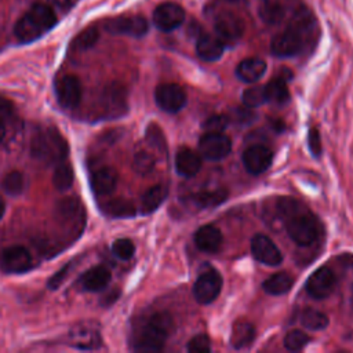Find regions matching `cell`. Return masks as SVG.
I'll return each mask as SVG.
<instances>
[{
    "mask_svg": "<svg viewBox=\"0 0 353 353\" xmlns=\"http://www.w3.org/2000/svg\"><path fill=\"white\" fill-rule=\"evenodd\" d=\"M276 210L288 236L298 246L308 247L317 242L321 235L320 222L302 203L291 197H281L277 200Z\"/></svg>",
    "mask_w": 353,
    "mask_h": 353,
    "instance_id": "cell-1",
    "label": "cell"
},
{
    "mask_svg": "<svg viewBox=\"0 0 353 353\" xmlns=\"http://www.w3.org/2000/svg\"><path fill=\"white\" fill-rule=\"evenodd\" d=\"M31 153L46 164H58L68 158L69 147L63 134L54 127H41L32 136Z\"/></svg>",
    "mask_w": 353,
    "mask_h": 353,
    "instance_id": "cell-2",
    "label": "cell"
},
{
    "mask_svg": "<svg viewBox=\"0 0 353 353\" xmlns=\"http://www.w3.org/2000/svg\"><path fill=\"white\" fill-rule=\"evenodd\" d=\"M310 23V16H306L305 13L298 14L295 20L283 32L273 38L270 43L272 54L280 58L298 56L303 50Z\"/></svg>",
    "mask_w": 353,
    "mask_h": 353,
    "instance_id": "cell-3",
    "label": "cell"
},
{
    "mask_svg": "<svg viewBox=\"0 0 353 353\" xmlns=\"http://www.w3.org/2000/svg\"><path fill=\"white\" fill-rule=\"evenodd\" d=\"M173 328V319L169 313H155L138 330L133 339L137 352H159Z\"/></svg>",
    "mask_w": 353,
    "mask_h": 353,
    "instance_id": "cell-4",
    "label": "cell"
},
{
    "mask_svg": "<svg viewBox=\"0 0 353 353\" xmlns=\"http://www.w3.org/2000/svg\"><path fill=\"white\" fill-rule=\"evenodd\" d=\"M68 342L71 346L79 350H96L101 347L103 336L98 324L93 320L79 321L71 328Z\"/></svg>",
    "mask_w": 353,
    "mask_h": 353,
    "instance_id": "cell-5",
    "label": "cell"
},
{
    "mask_svg": "<svg viewBox=\"0 0 353 353\" xmlns=\"http://www.w3.org/2000/svg\"><path fill=\"white\" fill-rule=\"evenodd\" d=\"M57 221L67 229H75L81 232L85 226V208L79 199L65 197L56 208Z\"/></svg>",
    "mask_w": 353,
    "mask_h": 353,
    "instance_id": "cell-6",
    "label": "cell"
},
{
    "mask_svg": "<svg viewBox=\"0 0 353 353\" xmlns=\"http://www.w3.org/2000/svg\"><path fill=\"white\" fill-rule=\"evenodd\" d=\"M185 21V10L174 2L162 3L153 12V24L162 32H171L180 28Z\"/></svg>",
    "mask_w": 353,
    "mask_h": 353,
    "instance_id": "cell-7",
    "label": "cell"
},
{
    "mask_svg": "<svg viewBox=\"0 0 353 353\" xmlns=\"http://www.w3.org/2000/svg\"><path fill=\"white\" fill-rule=\"evenodd\" d=\"M222 288V277L218 270L207 269L203 272L195 286H193V295L199 303H210L217 299Z\"/></svg>",
    "mask_w": 353,
    "mask_h": 353,
    "instance_id": "cell-8",
    "label": "cell"
},
{
    "mask_svg": "<svg viewBox=\"0 0 353 353\" xmlns=\"http://www.w3.org/2000/svg\"><path fill=\"white\" fill-rule=\"evenodd\" d=\"M156 104L160 109L169 114L180 112L186 104V93L185 90L174 83L160 85L155 93Z\"/></svg>",
    "mask_w": 353,
    "mask_h": 353,
    "instance_id": "cell-9",
    "label": "cell"
},
{
    "mask_svg": "<svg viewBox=\"0 0 353 353\" xmlns=\"http://www.w3.org/2000/svg\"><path fill=\"white\" fill-rule=\"evenodd\" d=\"M246 25L242 17L232 12H224L215 17L214 31L222 42H236L244 34Z\"/></svg>",
    "mask_w": 353,
    "mask_h": 353,
    "instance_id": "cell-10",
    "label": "cell"
},
{
    "mask_svg": "<svg viewBox=\"0 0 353 353\" xmlns=\"http://www.w3.org/2000/svg\"><path fill=\"white\" fill-rule=\"evenodd\" d=\"M56 96L64 109H74L82 100L81 81L74 75H65L56 82Z\"/></svg>",
    "mask_w": 353,
    "mask_h": 353,
    "instance_id": "cell-11",
    "label": "cell"
},
{
    "mask_svg": "<svg viewBox=\"0 0 353 353\" xmlns=\"http://www.w3.org/2000/svg\"><path fill=\"white\" fill-rule=\"evenodd\" d=\"M107 31L112 35H126L131 38H142L148 34V21L141 16L118 17L107 23Z\"/></svg>",
    "mask_w": 353,
    "mask_h": 353,
    "instance_id": "cell-12",
    "label": "cell"
},
{
    "mask_svg": "<svg viewBox=\"0 0 353 353\" xmlns=\"http://www.w3.org/2000/svg\"><path fill=\"white\" fill-rule=\"evenodd\" d=\"M199 149L206 159L221 160L231 153L232 142L222 133H207L200 138Z\"/></svg>",
    "mask_w": 353,
    "mask_h": 353,
    "instance_id": "cell-13",
    "label": "cell"
},
{
    "mask_svg": "<svg viewBox=\"0 0 353 353\" xmlns=\"http://www.w3.org/2000/svg\"><path fill=\"white\" fill-rule=\"evenodd\" d=\"M335 286V276L331 269L323 266L314 270L306 280V291L314 299L327 298Z\"/></svg>",
    "mask_w": 353,
    "mask_h": 353,
    "instance_id": "cell-14",
    "label": "cell"
},
{
    "mask_svg": "<svg viewBox=\"0 0 353 353\" xmlns=\"http://www.w3.org/2000/svg\"><path fill=\"white\" fill-rule=\"evenodd\" d=\"M32 268V258L30 251L21 246H13L2 254V269L6 273H25Z\"/></svg>",
    "mask_w": 353,
    "mask_h": 353,
    "instance_id": "cell-15",
    "label": "cell"
},
{
    "mask_svg": "<svg viewBox=\"0 0 353 353\" xmlns=\"http://www.w3.org/2000/svg\"><path fill=\"white\" fill-rule=\"evenodd\" d=\"M251 253L255 259L265 265L277 266L283 261V254L277 246L264 235H257L251 240Z\"/></svg>",
    "mask_w": 353,
    "mask_h": 353,
    "instance_id": "cell-16",
    "label": "cell"
},
{
    "mask_svg": "<svg viewBox=\"0 0 353 353\" xmlns=\"http://www.w3.org/2000/svg\"><path fill=\"white\" fill-rule=\"evenodd\" d=\"M272 160H273V155L270 149L264 145H253L247 148L243 153L244 167L253 175L265 173L270 167Z\"/></svg>",
    "mask_w": 353,
    "mask_h": 353,
    "instance_id": "cell-17",
    "label": "cell"
},
{
    "mask_svg": "<svg viewBox=\"0 0 353 353\" xmlns=\"http://www.w3.org/2000/svg\"><path fill=\"white\" fill-rule=\"evenodd\" d=\"M118 171L114 167H103L92 174L90 185L97 196L111 195L118 185Z\"/></svg>",
    "mask_w": 353,
    "mask_h": 353,
    "instance_id": "cell-18",
    "label": "cell"
},
{
    "mask_svg": "<svg viewBox=\"0 0 353 353\" xmlns=\"http://www.w3.org/2000/svg\"><path fill=\"white\" fill-rule=\"evenodd\" d=\"M225 46L224 42L215 35H208V34H200L197 36L196 42V53L197 56L207 63H214L220 60L224 54Z\"/></svg>",
    "mask_w": 353,
    "mask_h": 353,
    "instance_id": "cell-19",
    "label": "cell"
},
{
    "mask_svg": "<svg viewBox=\"0 0 353 353\" xmlns=\"http://www.w3.org/2000/svg\"><path fill=\"white\" fill-rule=\"evenodd\" d=\"M202 169L200 156L189 148H182L177 152L175 156V170L181 177L192 178Z\"/></svg>",
    "mask_w": 353,
    "mask_h": 353,
    "instance_id": "cell-20",
    "label": "cell"
},
{
    "mask_svg": "<svg viewBox=\"0 0 353 353\" xmlns=\"http://www.w3.org/2000/svg\"><path fill=\"white\" fill-rule=\"evenodd\" d=\"M222 233L214 225H204L197 229L195 235V243L199 250L204 253H215L222 246Z\"/></svg>",
    "mask_w": 353,
    "mask_h": 353,
    "instance_id": "cell-21",
    "label": "cell"
},
{
    "mask_svg": "<svg viewBox=\"0 0 353 353\" xmlns=\"http://www.w3.org/2000/svg\"><path fill=\"white\" fill-rule=\"evenodd\" d=\"M287 14V8L283 0H259L258 16L268 25L280 24Z\"/></svg>",
    "mask_w": 353,
    "mask_h": 353,
    "instance_id": "cell-22",
    "label": "cell"
},
{
    "mask_svg": "<svg viewBox=\"0 0 353 353\" xmlns=\"http://www.w3.org/2000/svg\"><path fill=\"white\" fill-rule=\"evenodd\" d=\"M266 72V63L261 58L251 57L243 60L236 68V76L246 83L258 82Z\"/></svg>",
    "mask_w": 353,
    "mask_h": 353,
    "instance_id": "cell-23",
    "label": "cell"
},
{
    "mask_svg": "<svg viewBox=\"0 0 353 353\" xmlns=\"http://www.w3.org/2000/svg\"><path fill=\"white\" fill-rule=\"evenodd\" d=\"M111 272L105 266H94L89 269L81 279L82 287L86 291L97 292L104 290L111 283Z\"/></svg>",
    "mask_w": 353,
    "mask_h": 353,
    "instance_id": "cell-24",
    "label": "cell"
},
{
    "mask_svg": "<svg viewBox=\"0 0 353 353\" xmlns=\"http://www.w3.org/2000/svg\"><path fill=\"white\" fill-rule=\"evenodd\" d=\"M14 34L17 36V39L21 43H31L38 41L43 34H46L39 25L38 23L27 13L25 16H23L19 23L16 24L14 28Z\"/></svg>",
    "mask_w": 353,
    "mask_h": 353,
    "instance_id": "cell-25",
    "label": "cell"
},
{
    "mask_svg": "<svg viewBox=\"0 0 353 353\" xmlns=\"http://www.w3.org/2000/svg\"><path fill=\"white\" fill-rule=\"evenodd\" d=\"M107 104L108 112H111V116H119L126 111V96L125 89L119 85H111L107 87L103 98Z\"/></svg>",
    "mask_w": 353,
    "mask_h": 353,
    "instance_id": "cell-26",
    "label": "cell"
},
{
    "mask_svg": "<svg viewBox=\"0 0 353 353\" xmlns=\"http://www.w3.org/2000/svg\"><path fill=\"white\" fill-rule=\"evenodd\" d=\"M255 336V328L250 321L240 320L236 321L232 332H231V343L235 349H242L244 346H248Z\"/></svg>",
    "mask_w": 353,
    "mask_h": 353,
    "instance_id": "cell-27",
    "label": "cell"
},
{
    "mask_svg": "<svg viewBox=\"0 0 353 353\" xmlns=\"http://www.w3.org/2000/svg\"><path fill=\"white\" fill-rule=\"evenodd\" d=\"M28 14L38 23V25L45 31H50L56 24H57V17H56V13L53 12V9L50 6H47L46 3H35Z\"/></svg>",
    "mask_w": 353,
    "mask_h": 353,
    "instance_id": "cell-28",
    "label": "cell"
},
{
    "mask_svg": "<svg viewBox=\"0 0 353 353\" xmlns=\"http://www.w3.org/2000/svg\"><path fill=\"white\" fill-rule=\"evenodd\" d=\"M167 197V188L163 185H155L149 188L141 199V210L144 214L153 213Z\"/></svg>",
    "mask_w": 353,
    "mask_h": 353,
    "instance_id": "cell-29",
    "label": "cell"
},
{
    "mask_svg": "<svg viewBox=\"0 0 353 353\" xmlns=\"http://www.w3.org/2000/svg\"><path fill=\"white\" fill-rule=\"evenodd\" d=\"M292 283H294V279L287 272H280V273L272 275L264 283V290L272 295H283L290 291V288L292 287Z\"/></svg>",
    "mask_w": 353,
    "mask_h": 353,
    "instance_id": "cell-30",
    "label": "cell"
},
{
    "mask_svg": "<svg viewBox=\"0 0 353 353\" xmlns=\"http://www.w3.org/2000/svg\"><path fill=\"white\" fill-rule=\"evenodd\" d=\"M75 180V173H74V167L71 163L60 162L54 170L53 174V184L58 191H67L72 186Z\"/></svg>",
    "mask_w": 353,
    "mask_h": 353,
    "instance_id": "cell-31",
    "label": "cell"
},
{
    "mask_svg": "<svg viewBox=\"0 0 353 353\" xmlns=\"http://www.w3.org/2000/svg\"><path fill=\"white\" fill-rule=\"evenodd\" d=\"M226 197H228V191L221 188L210 192H199L192 196V202L200 208H208V207H215L224 203Z\"/></svg>",
    "mask_w": 353,
    "mask_h": 353,
    "instance_id": "cell-32",
    "label": "cell"
},
{
    "mask_svg": "<svg viewBox=\"0 0 353 353\" xmlns=\"http://www.w3.org/2000/svg\"><path fill=\"white\" fill-rule=\"evenodd\" d=\"M265 92L268 96V101L276 104H284L290 98L288 89L286 86V81L283 78H276L265 86Z\"/></svg>",
    "mask_w": 353,
    "mask_h": 353,
    "instance_id": "cell-33",
    "label": "cell"
},
{
    "mask_svg": "<svg viewBox=\"0 0 353 353\" xmlns=\"http://www.w3.org/2000/svg\"><path fill=\"white\" fill-rule=\"evenodd\" d=\"M301 324L308 330L319 331L328 325V317L324 313L309 308L301 314Z\"/></svg>",
    "mask_w": 353,
    "mask_h": 353,
    "instance_id": "cell-34",
    "label": "cell"
},
{
    "mask_svg": "<svg viewBox=\"0 0 353 353\" xmlns=\"http://www.w3.org/2000/svg\"><path fill=\"white\" fill-rule=\"evenodd\" d=\"M3 191L10 196H20L25 189V177L20 171H12L6 174L2 181Z\"/></svg>",
    "mask_w": 353,
    "mask_h": 353,
    "instance_id": "cell-35",
    "label": "cell"
},
{
    "mask_svg": "<svg viewBox=\"0 0 353 353\" xmlns=\"http://www.w3.org/2000/svg\"><path fill=\"white\" fill-rule=\"evenodd\" d=\"M105 211L107 214H109L111 217H116V218H129L133 217L136 214V207L133 203H130L129 200H114L111 203H108L105 206Z\"/></svg>",
    "mask_w": 353,
    "mask_h": 353,
    "instance_id": "cell-36",
    "label": "cell"
},
{
    "mask_svg": "<svg viewBox=\"0 0 353 353\" xmlns=\"http://www.w3.org/2000/svg\"><path fill=\"white\" fill-rule=\"evenodd\" d=\"M133 167L140 175H148L155 169V158L145 151H140L134 156Z\"/></svg>",
    "mask_w": 353,
    "mask_h": 353,
    "instance_id": "cell-37",
    "label": "cell"
},
{
    "mask_svg": "<svg viewBox=\"0 0 353 353\" xmlns=\"http://www.w3.org/2000/svg\"><path fill=\"white\" fill-rule=\"evenodd\" d=\"M98 38H100V34H98V31L96 28H87V30H85L83 32H81L75 38L74 47L76 50H81V52L89 50V49H92L97 43Z\"/></svg>",
    "mask_w": 353,
    "mask_h": 353,
    "instance_id": "cell-38",
    "label": "cell"
},
{
    "mask_svg": "<svg viewBox=\"0 0 353 353\" xmlns=\"http://www.w3.org/2000/svg\"><path fill=\"white\" fill-rule=\"evenodd\" d=\"M243 103L248 108H257L268 103V96L264 87H251L244 92L243 94Z\"/></svg>",
    "mask_w": 353,
    "mask_h": 353,
    "instance_id": "cell-39",
    "label": "cell"
},
{
    "mask_svg": "<svg viewBox=\"0 0 353 353\" xmlns=\"http://www.w3.org/2000/svg\"><path fill=\"white\" fill-rule=\"evenodd\" d=\"M308 342H309L308 334L301 330H292L284 338V346L291 352L303 349L308 345Z\"/></svg>",
    "mask_w": 353,
    "mask_h": 353,
    "instance_id": "cell-40",
    "label": "cell"
},
{
    "mask_svg": "<svg viewBox=\"0 0 353 353\" xmlns=\"http://www.w3.org/2000/svg\"><path fill=\"white\" fill-rule=\"evenodd\" d=\"M112 253L122 261H129L136 253V246L130 239H118L112 244Z\"/></svg>",
    "mask_w": 353,
    "mask_h": 353,
    "instance_id": "cell-41",
    "label": "cell"
},
{
    "mask_svg": "<svg viewBox=\"0 0 353 353\" xmlns=\"http://www.w3.org/2000/svg\"><path fill=\"white\" fill-rule=\"evenodd\" d=\"M229 120L225 115H214L204 122L203 129L206 133H222L226 129Z\"/></svg>",
    "mask_w": 353,
    "mask_h": 353,
    "instance_id": "cell-42",
    "label": "cell"
},
{
    "mask_svg": "<svg viewBox=\"0 0 353 353\" xmlns=\"http://www.w3.org/2000/svg\"><path fill=\"white\" fill-rule=\"evenodd\" d=\"M188 350L192 353H208L211 350L208 336L204 334L193 336L188 343Z\"/></svg>",
    "mask_w": 353,
    "mask_h": 353,
    "instance_id": "cell-43",
    "label": "cell"
},
{
    "mask_svg": "<svg viewBox=\"0 0 353 353\" xmlns=\"http://www.w3.org/2000/svg\"><path fill=\"white\" fill-rule=\"evenodd\" d=\"M71 268H72V265L68 264V265H65L64 268H61L57 273H54L53 277H52V279L49 280V283H47L49 288H50V290H57V288L63 284V281L68 277V275H69V272H71Z\"/></svg>",
    "mask_w": 353,
    "mask_h": 353,
    "instance_id": "cell-44",
    "label": "cell"
},
{
    "mask_svg": "<svg viewBox=\"0 0 353 353\" xmlns=\"http://www.w3.org/2000/svg\"><path fill=\"white\" fill-rule=\"evenodd\" d=\"M308 142H309V148L310 152L314 156H319L321 153V140H320V134L316 129H310L309 130V137H308Z\"/></svg>",
    "mask_w": 353,
    "mask_h": 353,
    "instance_id": "cell-45",
    "label": "cell"
},
{
    "mask_svg": "<svg viewBox=\"0 0 353 353\" xmlns=\"http://www.w3.org/2000/svg\"><path fill=\"white\" fill-rule=\"evenodd\" d=\"M52 2L57 6V8H60V9H68V8H71V5H72V0H52Z\"/></svg>",
    "mask_w": 353,
    "mask_h": 353,
    "instance_id": "cell-46",
    "label": "cell"
},
{
    "mask_svg": "<svg viewBox=\"0 0 353 353\" xmlns=\"http://www.w3.org/2000/svg\"><path fill=\"white\" fill-rule=\"evenodd\" d=\"M5 137H6V125H5V120L0 118V144L3 142Z\"/></svg>",
    "mask_w": 353,
    "mask_h": 353,
    "instance_id": "cell-47",
    "label": "cell"
},
{
    "mask_svg": "<svg viewBox=\"0 0 353 353\" xmlns=\"http://www.w3.org/2000/svg\"><path fill=\"white\" fill-rule=\"evenodd\" d=\"M5 213H6V203H5L3 197L0 196V221H2V218L5 217Z\"/></svg>",
    "mask_w": 353,
    "mask_h": 353,
    "instance_id": "cell-48",
    "label": "cell"
},
{
    "mask_svg": "<svg viewBox=\"0 0 353 353\" xmlns=\"http://www.w3.org/2000/svg\"><path fill=\"white\" fill-rule=\"evenodd\" d=\"M226 2H232V3H235V2H242V0H226Z\"/></svg>",
    "mask_w": 353,
    "mask_h": 353,
    "instance_id": "cell-49",
    "label": "cell"
}]
</instances>
